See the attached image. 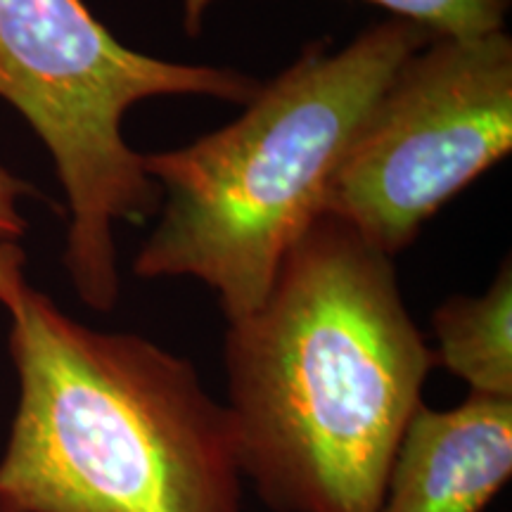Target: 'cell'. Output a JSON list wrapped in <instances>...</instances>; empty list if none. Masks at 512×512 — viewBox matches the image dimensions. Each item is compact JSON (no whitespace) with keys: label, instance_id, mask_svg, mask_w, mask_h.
I'll return each instance as SVG.
<instances>
[{"label":"cell","instance_id":"cell-10","mask_svg":"<svg viewBox=\"0 0 512 512\" xmlns=\"http://www.w3.org/2000/svg\"><path fill=\"white\" fill-rule=\"evenodd\" d=\"M31 188L0 166V240H15L24 233L27 223L17 211V197Z\"/></svg>","mask_w":512,"mask_h":512},{"label":"cell","instance_id":"cell-9","mask_svg":"<svg viewBox=\"0 0 512 512\" xmlns=\"http://www.w3.org/2000/svg\"><path fill=\"white\" fill-rule=\"evenodd\" d=\"M24 256L15 240H0V304L15 309L29 285L24 283Z\"/></svg>","mask_w":512,"mask_h":512},{"label":"cell","instance_id":"cell-4","mask_svg":"<svg viewBox=\"0 0 512 512\" xmlns=\"http://www.w3.org/2000/svg\"><path fill=\"white\" fill-rule=\"evenodd\" d=\"M259 86L219 67L176 64L121 46L83 0H0V98L15 105L55 159L72 223L64 249L79 297L119 299L114 221L155 214L162 190L121 136L124 114L155 95L247 102Z\"/></svg>","mask_w":512,"mask_h":512},{"label":"cell","instance_id":"cell-3","mask_svg":"<svg viewBox=\"0 0 512 512\" xmlns=\"http://www.w3.org/2000/svg\"><path fill=\"white\" fill-rule=\"evenodd\" d=\"M432 38L392 17L337 53L306 48L238 121L181 150L143 155L164 209L136 275L202 280L228 323L259 309L285 254L318 216L344 147L396 69Z\"/></svg>","mask_w":512,"mask_h":512},{"label":"cell","instance_id":"cell-2","mask_svg":"<svg viewBox=\"0 0 512 512\" xmlns=\"http://www.w3.org/2000/svg\"><path fill=\"white\" fill-rule=\"evenodd\" d=\"M10 313L0 512H245L233 418L190 361L86 328L31 287Z\"/></svg>","mask_w":512,"mask_h":512},{"label":"cell","instance_id":"cell-7","mask_svg":"<svg viewBox=\"0 0 512 512\" xmlns=\"http://www.w3.org/2000/svg\"><path fill=\"white\" fill-rule=\"evenodd\" d=\"M512 273L501 266L482 297H453L434 313V363L467 382L470 394L512 399Z\"/></svg>","mask_w":512,"mask_h":512},{"label":"cell","instance_id":"cell-5","mask_svg":"<svg viewBox=\"0 0 512 512\" xmlns=\"http://www.w3.org/2000/svg\"><path fill=\"white\" fill-rule=\"evenodd\" d=\"M510 147V36H437L384 86L330 171L318 216L392 256Z\"/></svg>","mask_w":512,"mask_h":512},{"label":"cell","instance_id":"cell-1","mask_svg":"<svg viewBox=\"0 0 512 512\" xmlns=\"http://www.w3.org/2000/svg\"><path fill=\"white\" fill-rule=\"evenodd\" d=\"M434 366L392 256L316 216L226 335L245 479L273 512H375Z\"/></svg>","mask_w":512,"mask_h":512},{"label":"cell","instance_id":"cell-8","mask_svg":"<svg viewBox=\"0 0 512 512\" xmlns=\"http://www.w3.org/2000/svg\"><path fill=\"white\" fill-rule=\"evenodd\" d=\"M214 0H183L185 29L197 34L202 29L204 10ZM394 12L396 19L418 24L434 36L475 38L503 31L510 0H370Z\"/></svg>","mask_w":512,"mask_h":512},{"label":"cell","instance_id":"cell-6","mask_svg":"<svg viewBox=\"0 0 512 512\" xmlns=\"http://www.w3.org/2000/svg\"><path fill=\"white\" fill-rule=\"evenodd\" d=\"M512 475V399L470 394L420 406L403 430L375 512H484Z\"/></svg>","mask_w":512,"mask_h":512}]
</instances>
